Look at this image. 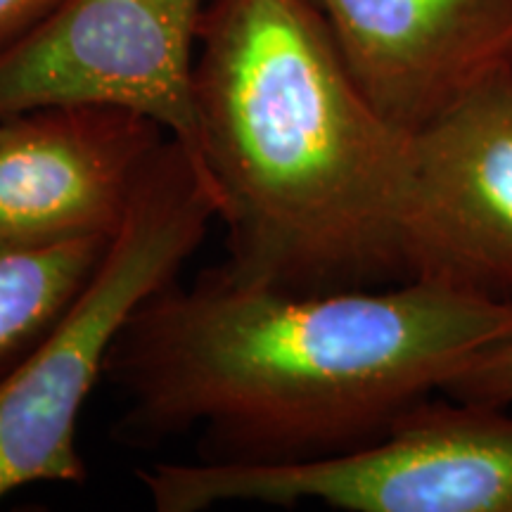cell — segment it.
Returning a JSON list of instances; mask_svg holds the SVG:
<instances>
[{"label": "cell", "instance_id": "cell-1", "mask_svg": "<svg viewBox=\"0 0 512 512\" xmlns=\"http://www.w3.org/2000/svg\"><path fill=\"white\" fill-rule=\"evenodd\" d=\"M508 332L512 302L430 280L299 294L216 266L152 294L105 377L128 446L197 430L200 463H306L373 444Z\"/></svg>", "mask_w": 512, "mask_h": 512}, {"label": "cell", "instance_id": "cell-2", "mask_svg": "<svg viewBox=\"0 0 512 512\" xmlns=\"http://www.w3.org/2000/svg\"><path fill=\"white\" fill-rule=\"evenodd\" d=\"M195 114L223 275L299 294L408 280L411 136L361 91L311 0H207Z\"/></svg>", "mask_w": 512, "mask_h": 512}, {"label": "cell", "instance_id": "cell-3", "mask_svg": "<svg viewBox=\"0 0 512 512\" xmlns=\"http://www.w3.org/2000/svg\"><path fill=\"white\" fill-rule=\"evenodd\" d=\"M219 204L188 152L169 138L140 181L98 271L41 342L0 377V501L31 484L88 479L79 415L107 361L152 294L174 283Z\"/></svg>", "mask_w": 512, "mask_h": 512}, {"label": "cell", "instance_id": "cell-4", "mask_svg": "<svg viewBox=\"0 0 512 512\" xmlns=\"http://www.w3.org/2000/svg\"><path fill=\"white\" fill-rule=\"evenodd\" d=\"M425 399L354 451L287 465L157 463L138 472L159 512L323 503L347 512H512V413Z\"/></svg>", "mask_w": 512, "mask_h": 512}, {"label": "cell", "instance_id": "cell-5", "mask_svg": "<svg viewBox=\"0 0 512 512\" xmlns=\"http://www.w3.org/2000/svg\"><path fill=\"white\" fill-rule=\"evenodd\" d=\"M204 8L207 0H60L0 50V117L50 105L119 107L162 126L204 176L195 114Z\"/></svg>", "mask_w": 512, "mask_h": 512}, {"label": "cell", "instance_id": "cell-6", "mask_svg": "<svg viewBox=\"0 0 512 512\" xmlns=\"http://www.w3.org/2000/svg\"><path fill=\"white\" fill-rule=\"evenodd\" d=\"M408 280L512 302V69L411 136Z\"/></svg>", "mask_w": 512, "mask_h": 512}, {"label": "cell", "instance_id": "cell-7", "mask_svg": "<svg viewBox=\"0 0 512 512\" xmlns=\"http://www.w3.org/2000/svg\"><path fill=\"white\" fill-rule=\"evenodd\" d=\"M166 140L152 119L105 105L0 117V240L114 238Z\"/></svg>", "mask_w": 512, "mask_h": 512}, {"label": "cell", "instance_id": "cell-8", "mask_svg": "<svg viewBox=\"0 0 512 512\" xmlns=\"http://www.w3.org/2000/svg\"><path fill=\"white\" fill-rule=\"evenodd\" d=\"M375 110L418 133L512 69V0H311Z\"/></svg>", "mask_w": 512, "mask_h": 512}, {"label": "cell", "instance_id": "cell-9", "mask_svg": "<svg viewBox=\"0 0 512 512\" xmlns=\"http://www.w3.org/2000/svg\"><path fill=\"white\" fill-rule=\"evenodd\" d=\"M110 242L107 235L0 240V377L69 309Z\"/></svg>", "mask_w": 512, "mask_h": 512}, {"label": "cell", "instance_id": "cell-10", "mask_svg": "<svg viewBox=\"0 0 512 512\" xmlns=\"http://www.w3.org/2000/svg\"><path fill=\"white\" fill-rule=\"evenodd\" d=\"M441 392L453 399L512 406V332L477 349Z\"/></svg>", "mask_w": 512, "mask_h": 512}, {"label": "cell", "instance_id": "cell-11", "mask_svg": "<svg viewBox=\"0 0 512 512\" xmlns=\"http://www.w3.org/2000/svg\"><path fill=\"white\" fill-rule=\"evenodd\" d=\"M57 3L60 0H0V50L36 27Z\"/></svg>", "mask_w": 512, "mask_h": 512}]
</instances>
